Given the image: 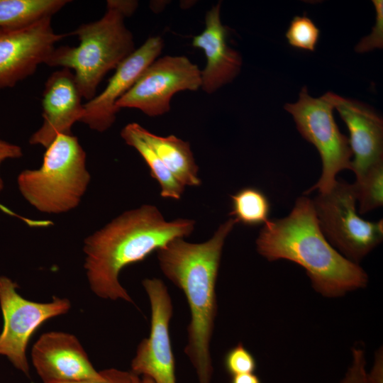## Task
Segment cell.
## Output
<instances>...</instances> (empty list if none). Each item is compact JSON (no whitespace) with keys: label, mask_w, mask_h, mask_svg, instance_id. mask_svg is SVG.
Segmentation results:
<instances>
[{"label":"cell","mask_w":383,"mask_h":383,"mask_svg":"<svg viewBox=\"0 0 383 383\" xmlns=\"http://www.w3.org/2000/svg\"><path fill=\"white\" fill-rule=\"evenodd\" d=\"M194 224L187 218L167 221L152 205L123 213L84 240V267L91 291L102 299L133 303L120 284V272L172 240L189 236Z\"/></svg>","instance_id":"6da1fadb"},{"label":"cell","mask_w":383,"mask_h":383,"mask_svg":"<svg viewBox=\"0 0 383 383\" xmlns=\"http://www.w3.org/2000/svg\"><path fill=\"white\" fill-rule=\"evenodd\" d=\"M237 223L230 218L209 240L191 243L179 238L157 250L162 273L184 294L190 309L184 353L199 383H211L210 342L217 313L216 284L224 242Z\"/></svg>","instance_id":"7a4b0ae2"},{"label":"cell","mask_w":383,"mask_h":383,"mask_svg":"<svg viewBox=\"0 0 383 383\" xmlns=\"http://www.w3.org/2000/svg\"><path fill=\"white\" fill-rule=\"evenodd\" d=\"M256 248L269 261L287 260L303 267L313 288L326 297L341 296L368 283L365 270L328 241L306 196L297 198L288 216L264 224Z\"/></svg>","instance_id":"3957f363"},{"label":"cell","mask_w":383,"mask_h":383,"mask_svg":"<svg viewBox=\"0 0 383 383\" xmlns=\"http://www.w3.org/2000/svg\"><path fill=\"white\" fill-rule=\"evenodd\" d=\"M137 6L136 1H107L106 13L100 19L68 33L77 37L79 45L55 48L45 64L74 71L82 98L89 101L104 77L135 50L124 20Z\"/></svg>","instance_id":"277c9868"},{"label":"cell","mask_w":383,"mask_h":383,"mask_svg":"<svg viewBox=\"0 0 383 383\" xmlns=\"http://www.w3.org/2000/svg\"><path fill=\"white\" fill-rule=\"evenodd\" d=\"M45 149L40 167L18 174V189L40 212L70 211L79 205L90 182L86 152L72 133L58 135Z\"/></svg>","instance_id":"5b68a950"},{"label":"cell","mask_w":383,"mask_h":383,"mask_svg":"<svg viewBox=\"0 0 383 383\" xmlns=\"http://www.w3.org/2000/svg\"><path fill=\"white\" fill-rule=\"evenodd\" d=\"M328 241L348 260L358 263L383 239V221L365 220L357 212L353 184L337 180L328 192L312 200Z\"/></svg>","instance_id":"8992f818"},{"label":"cell","mask_w":383,"mask_h":383,"mask_svg":"<svg viewBox=\"0 0 383 383\" xmlns=\"http://www.w3.org/2000/svg\"><path fill=\"white\" fill-rule=\"evenodd\" d=\"M284 109L292 115L303 138L316 148L322 160L318 181L304 194L315 190L329 192L337 182V174L343 170H351L353 156L348 138L340 131L334 120L333 105L323 96H311L304 87L299 100L285 104Z\"/></svg>","instance_id":"52a82bcc"},{"label":"cell","mask_w":383,"mask_h":383,"mask_svg":"<svg viewBox=\"0 0 383 383\" xmlns=\"http://www.w3.org/2000/svg\"><path fill=\"white\" fill-rule=\"evenodd\" d=\"M18 285L5 276L0 277V306L4 326L0 333V355H5L18 370L29 376L26 357L28 341L47 320L67 313L71 306L67 299L54 297L39 303L23 298Z\"/></svg>","instance_id":"ba28073f"},{"label":"cell","mask_w":383,"mask_h":383,"mask_svg":"<svg viewBox=\"0 0 383 383\" xmlns=\"http://www.w3.org/2000/svg\"><path fill=\"white\" fill-rule=\"evenodd\" d=\"M201 70L183 55L157 58L142 73L133 87L116 102L123 108L136 109L150 117L170 111L172 96L181 91L201 88Z\"/></svg>","instance_id":"9c48e42d"},{"label":"cell","mask_w":383,"mask_h":383,"mask_svg":"<svg viewBox=\"0 0 383 383\" xmlns=\"http://www.w3.org/2000/svg\"><path fill=\"white\" fill-rule=\"evenodd\" d=\"M142 283L150 303V331L149 337L138 346L131 372L149 377L154 383H176L175 360L170 336L172 316L170 296L160 279H145Z\"/></svg>","instance_id":"30bf717a"},{"label":"cell","mask_w":383,"mask_h":383,"mask_svg":"<svg viewBox=\"0 0 383 383\" xmlns=\"http://www.w3.org/2000/svg\"><path fill=\"white\" fill-rule=\"evenodd\" d=\"M67 36L54 32L51 18L23 28L0 30V89L33 74L45 63L55 44Z\"/></svg>","instance_id":"8fae6325"},{"label":"cell","mask_w":383,"mask_h":383,"mask_svg":"<svg viewBox=\"0 0 383 383\" xmlns=\"http://www.w3.org/2000/svg\"><path fill=\"white\" fill-rule=\"evenodd\" d=\"M164 41L160 36L149 37L143 44L125 58L105 89L84 104L80 122L98 132L108 130L119 111L116 102L133 87L144 70L160 55Z\"/></svg>","instance_id":"7c38bea8"},{"label":"cell","mask_w":383,"mask_h":383,"mask_svg":"<svg viewBox=\"0 0 383 383\" xmlns=\"http://www.w3.org/2000/svg\"><path fill=\"white\" fill-rule=\"evenodd\" d=\"M33 365L44 383H64L103 379L72 334L52 331L43 334L33 345Z\"/></svg>","instance_id":"4fadbf2b"},{"label":"cell","mask_w":383,"mask_h":383,"mask_svg":"<svg viewBox=\"0 0 383 383\" xmlns=\"http://www.w3.org/2000/svg\"><path fill=\"white\" fill-rule=\"evenodd\" d=\"M82 94L73 72L62 68L48 79L42 96L43 124L30 138V145L45 148L60 134H72V127L84 113Z\"/></svg>","instance_id":"5bb4252c"},{"label":"cell","mask_w":383,"mask_h":383,"mask_svg":"<svg viewBox=\"0 0 383 383\" xmlns=\"http://www.w3.org/2000/svg\"><path fill=\"white\" fill-rule=\"evenodd\" d=\"M335 109L348 126L353 155L351 170L356 178L383 161V121L369 106L328 92L323 95Z\"/></svg>","instance_id":"9a60e30c"},{"label":"cell","mask_w":383,"mask_h":383,"mask_svg":"<svg viewBox=\"0 0 383 383\" xmlns=\"http://www.w3.org/2000/svg\"><path fill=\"white\" fill-rule=\"evenodd\" d=\"M221 5L218 2L206 12L204 29L192 41V46L202 50L206 58L201 71V88L209 94L232 82L242 66L240 55L228 45V30L221 23Z\"/></svg>","instance_id":"2e32d148"},{"label":"cell","mask_w":383,"mask_h":383,"mask_svg":"<svg viewBox=\"0 0 383 383\" xmlns=\"http://www.w3.org/2000/svg\"><path fill=\"white\" fill-rule=\"evenodd\" d=\"M138 135L152 149L174 177L184 186L197 187L201 184L189 142L174 135H157L137 123H133Z\"/></svg>","instance_id":"e0dca14e"},{"label":"cell","mask_w":383,"mask_h":383,"mask_svg":"<svg viewBox=\"0 0 383 383\" xmlns=\"http://www.w3.org/2000/svg\"><path fill=\"white\" fill-rule=\"evenodd\" d=\"M70 1L0 0V30L30 26L52 16Z\"/></svg>","instance_id":"ac0fdd59"},{"label":"cell","mask_w":383,"mask_h":383,"mask_svg":"<svg viewBox=\"0 0 383 383\" xmlns=\"http://www.w3.org/2000/svg\"><path fill=\"white\" fill-rule=\"evenodd\" d=\"M121 136L126 143L135 148L145 161L150 170L151 176L160 185L161 196L179 199L184 192V186L174 177L152 149L138 135L133 123L123 128Z\"/></svg>","instance_id":"d6986e66"},{"label":"cell","mask_w":383,"mask_h":383,"mask_svg":"<svg viewBox=\"0 0 383 383\" xmlns=\"http://www.w3.org/2000/svg\"><path fill=\"white\" fill-rule=\"evenodd\" d=\"M230 215L237 223L255 226L269 220L270 203L267 196L255 187H245L231 196Z\"/></svg>","instance_id":"ffe728a7"},{"label":"cell","mask_w":383,"mask_h":383,"mask_svg":"<svg viewBox=\"0 0 383 383\" xmlns=\"http://www.w3.org/2000/svg\"><path fill=\"white\" fill-rule=\"evenodd\" d=\"M360 213L364 214L383 204V161L369 168L353 184Z\"/></svg>","instance_id":"44dd1931"},{"label":"cell","mask_w":383,"mask_h":383,"mask_svg":"<svg viewBox=\"0 0 383 383\" xmlns=\"http://www.w3.org/2000/svg\"><path fill=\"white\" fill-rule=\"evenodd\" d=\"M320 30L307 16H294L286 33L289 43L296 48L313 51L318 43Z\"/></svg>","instance_id":"7402d4cb"},{"label":"cell","mask_w":383,"mask_h":383,"mask_svg":"<svg viewBox=\"0 0 383 383\" xmlns=\"http://www.w3.org/2000/svg\"><path fill=\"white\" fill-rule=\"evenodd\" d=\"M223 364L226 371L231 377L253 373L257 368L255 357L241 343H238L226 353Z\"/></svg>","instance_id":"603a6c76"},{"label":"cell","mask_w":383,"mask_h":383,"mask_svg":"<svg viewBox=\"0 0 383 383\" xmlns=\"http://www.w3.org/2000/svg\"><path fill=\"white\" fill-rule=\"evenodd\" d=\"M365 351L360 348H353L352 363L340 383H383L367 372Z\"/></svg>","instance_id":"cb8c5ba5"},{"label":"cell","mask_w":383,"mask_h":383,"mask_svg":"<svg viewBox=\"0 0 383 383\" xmlns=\"http://www.w3.org/2000/svg\"><path fill=\"white\" fill-rule=\"evenodd\" d=\"M376 10V21L370 35L363 38L355 47L358 52H365L383 46V1L373 0Z\"/></svg>","instance_id":"d4e9b609"},{"label":"cell","mask_w":383,"mask_h":383,"mask_svg":"<svg viewBox=\"0 0 383 383\" xmlns=\"http://www.w3.org/2000/svg\"><path fill=\"white\" fill-rule=\"evenodd\" d=\"M103 379L101 380L80 381L64 383H138L139 376L132 372L123 371L114 368L101 371Z\"/></svg>","instance_id":"484cf974"},{"label":"cell","mask_w":383,"mask_h":383,"mask_svg":"<svg viewBox=\"0 0 383 383\" xmlns=\"http://www.w3.org/2000/svg\"><path fill=\"white\" fill-rule=\"evenodd\" d=\"M22 155L23 152L20 146L0 138V166L6 160L20 158ZM4 181L0 174V192L4 189Z\"/></svg>","instance_id":"4316f807"},{"label":"cell","mask_w":383,"mask_h":383,"mask_svg":"<svg viewBox=\"0 0 383 383\" xmlns=\"http://www.w3.org/2000/svg\"><path fill=\"white\" fill-rule=\"evenodd\" d=\"M231 383H262L254 373L241 374L233 376Z\"/></svg>","instance_id":"83f0119b"},{"label":"cell","mask_w":383,"mask_h":383,"mask_svg":"<svg viewBox=\"0 0 383 383\" xmlns=\"http://www.w3.org/2000/svg\"><path fill=\"white\" fill-rule=\"evenodd\" d=\"M138 383H154L149 377L143 376V378L139 379Z\"/></svg>","instance_id":"f1b7e54d"}]
</instances>
